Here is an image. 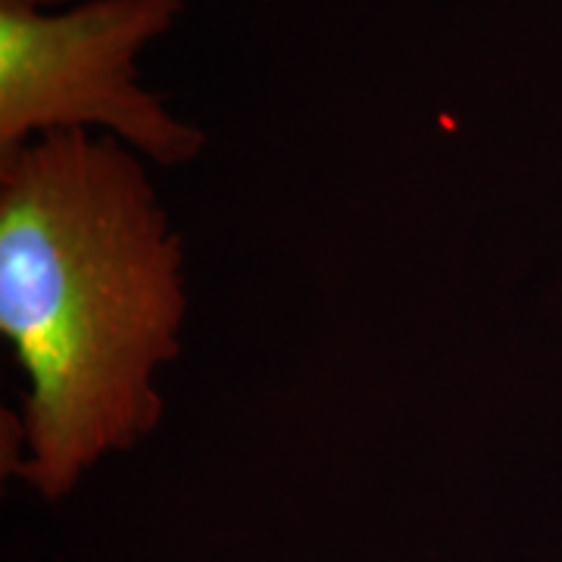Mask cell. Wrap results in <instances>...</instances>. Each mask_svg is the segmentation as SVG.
Listing matches in <instances>:
<instances>
[{"instance_id":"obj_1","label":"cell","mask_w":562,"mask_h":562,"mask_svg":"<svg viewBox=\"0 0 562 562\" xmlns=\"http://www.w3.org/2000/svg\"><path fill=\"white\" fill-rule=\"evenodd\" d=\"M184 313L179 235L132 147L54 132L0 154V335L29 387L13 479L60 501L144 441Z\"/></svg>"},{"instance_id":"obj_2","label":"cell","mask_w":562,"mask_h":562,"mask_svg":"<svg viewBox=\"0 0 562 562\" xmlns=\"http://www.w3.org/2000/svg\"><path fill=\"white\" fill-rule=\"evenodd\" d=\"M184 0H88L35 10L0 0V154L54 132L103 128L162 166L191 162L203 132L140 85L138 57Z\"/></svg>"},{"instance_id":"obj_3","label":"cell","mask_w":562,"mask_h":562,"mask_svg":"<svg viewBox=\"0 0 562 562\" xmlns=\"http://www.w3.org/2000/svg\"><path fill=\"white\" fill-rule=\"evenodd\" d=\"M13 3H25V7H35V10H63V7H72V0H13Z\"/></svg>"}]
</instances>
